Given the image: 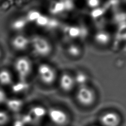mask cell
Wrapping results in <instances>:
<instances>
[{
	"mask_svg": "<svg viewBox=\"0 0 126 126\" xmlns=\"http://www.w3.org/2000/svg\"><path fill=\"white\" fill-rule=\"evenodd\" d=\"M99 121L102 126H120L121 117L116 112L107 111L100 116Z\"/></svg>",
	"mask_w": 126,
	"mask_h": 126,
	"instance_id": "ba28073f",
	"label": "cell"
},
{
	"mask_svg": "<svg viewBox=\"0 0 126 126\" xmlns=\"http://www.w3.org/2000/svg\"><path fill=\"white\" fill-rule=\"evenodd\" d=\"M57 83L60 89L65 93H70L77 87L74 76L67 72L58 76Z\"/></svg>",
	"mask_w": 126,
	"mask_h": 126,
	"instance_id": "8992f818",
	"label": "cell"
},
{
	"mask_svg": "<svg viewBox=\"0 0 126 126\" xmlns=\"http://www.w3.org/2000/svg\"><path fill=\"white\" fill-rule=\"evenodd\" d=\"M11 87L13 93L15 94H21L27 91L29 88V84L27 81L19 80L18 81L13 82Z\"/></svg>",
	"mask_w": 126,
	"mask_h": 126,
	"instance_id": "7c38bea8",
	"label": "cell"
},
{
	"mask_svg": "<svg viewBox=\"0 0 126 126\" xmlns=\"http://www.w3.org/2000/svg\"><path fill=\"white\" fill-rule=\"evenodd\" d=\"M14 68L18 80L27 81L33 70L32 62L29 57L21 56L15 60Z\"/></svg>",
	"mask_w": 126,
	"mask_h": 126,
	"instance_id": "277c9868",
	"label": "cell"
},
{
	"mask_svg": "<svg viewBox=\"0 0 126 126\" xmlns=\"http://www.w3.org/2000/svg\"><path fill=\"white\" fill-rule=\"evenodd\" d=\"M38 80L45 86L50 87L57 82L58 74L54 67L46 62L38 65L37 68Z\"/></svg>",
	"mask_w": 126,
	"mask_h": 126,
	"instance_id": "7a4b0ae2",
	"label": "cell"
},
{
	"mask_svg": "<svg viewBox=\"0 0 126 126\" xmlns=\"http://www.w3.org/2000/svg\"><path fill=\"white\" fill-rule=\"evenodd\" d=\"M0 1H1V0H0Z\"/></svg>",
	"mask_w": 126,
	"mask_h": 126,
	"instance_id": "d6986e66",
	"label": "cell"
},
{
	"mask_svg": "<svg viewBox=\"0 0 126 126\" xmlns=\"http://www.w3.org/2000/svg\"><path fill=\"white\" fill-rule=\"evenodd\" d=\"M86 1H87V0H86Z\"/></svg>",
	"mask_w": 126,
	"mask_h": 126,
	"instance_id": "ac0fdd59",
	"label": "cell"
},
{
	"mask_svg": "<svg viewBox=\"0 0 126 126\" xmlns=\"http://www.w3.org/2000/svg\"><path fill=\"white\" fill-rule=\"evenodd\" d=\"M30 47L35 55L41 58L49 57L53 51L52 43L48 38L40 35L30 38Z\"/></svg>",
	"mask_w": 126,
	"mask_h": 126,
	"instance_id": "6da1fadb",
	"label": "cell"
},
{
	"mask_svg": "<svg viewBox=\"0 0 126 126\" xmlns=\"http://www.w3.org/2000/svg\"><path fill=\"white\" fill-rule=\"evenodd\" d=\"M96 99L95 91L88 84L78 86L75 89V100L82 107L88 108L93 106Z\"/></svg>",
	"mask_w": 126,
	"mask_h": 126,
	"instance_id": "3957f363",
	"label": "cell"
},
{
	"mask_svg": "<svg viewBox=\"0 0 126 126\" xmlns=\"http://www.w3.org/2000/svg\"><path fill=\"white\" fill-rule=\"evenodd\" d=\"M13 77L11 72L6 68L0 69V85L11 86L13 84Z\"/></svg>",
	"mask_w": 126,
	"mask_h": 126,
	"instance_id": "8fae6325",
	"label": "cell"
},
{
	"mask_svg": "<svg viewBox=\"0 0 126 126\" xmlns=\"http://www.w3.org/2000/svg\"><path fill=\"white\" fill-rule=\"evenodd\" d=\"M8 97L4 90L0 87V105H4Z\"/></svg>",
	"mask_w": 126,
	"mask_h": 126,
	"instance_id": "2e32d148",
	"label": "cell"
},
{
	"mask_svg": "<svg viewBox=\"0 0 126 126\" xmlns=\"http://www.w3.org/2000/svg\"><path fill=\"white\" fill-rule=\"evenodd\" d=\"M29 23L25 16L16 17L10 23V28L16 33H22L27 27Z\"/></svg>",
	"mask_w": 126,
	"mask_h": 126,
	"instance_id": "30bf717a",
	"label": "cell"
},
{
	"mask_svg": "<svg viewBox=\"0 0 126 126\" xmlns=\"http://www.w3.org/2000/svg\"><path fill=\"white\" fill-rule=\"evenodd\" d=\"M1 57H2V51L1 50V49H0V59H1Z\"/></svg>",
	"mask_w": 126,
	"mask_h": 126,
	"instance_id": "e0dca14e",
	"label": "cell"
},
{
	"mask_svg": "<svg viewBox=\"0 0 126 126\" xmlns=\"http://www.w3.org/2000/svg\"><path fill=\"white\" fill-rule=\"evenodd\" d=\"M110 39V36L108 33H106L105 32H100L97 33L95 36V40L97 43L101 44H106L109 42Z\"/></svg>",
	"mask_w": 126,
	"mask_h": 126,
	"instance_id": "9a60e30c",
	"label": "cell"
},
{
	"mask_svg": "<svg viewBox=\"0 0 126 126\" xmlns=\"http://www.w3.org/2000/svg\"><path fill=\"white\" fill-rule=\"evenodd\" d=\"M48 116L50 122L56 126H65L68 123L69 117L64 109L59 107H51L47 110Z\"/></svg>",
	"mask_w": 126,
	"mask_h": 126,
	"instance_id": "5b68a950",
	"label": "cell"
},
{
	"mask_svg": "<svg viewBox=\"0 0 126 126\" xmlns=\"http://www.w3.org/2000/svg\"><path fill=\"white\" fill-rule=\"evenodd\" d=\"M12 122L11 113L7 110L0 109V126H8Z\"/></svg>",
	"mask_w": 126,
	"mask_h": 126,
	"instance_id": "5bb4252c",
	"label": "cell"
},
{
	"mask_svg": "<svg viewBox=\"0 0 126 126\" xmlns=\"http://www.w3.org/2000/svg\"><path fill=\"white\" fill-rule=\"evenodd\" d=\"M11 45L15 51L22 52L30 47V38L22 33H17L11 40Z\"/></svg>",
	"mask_w": 126,
	"mask_h": 126,
	"instance_id": "52a82bcc",
	"label": "cell"
},
{
	"mask_svg": "<svg viewBox=\"0 0 126 126\" xmlns=\"http://www.w3.org/2000/svg\"><path fill=\"white\" fill-rule=\"evenodd\" d=\"M66 52L68 55L72 57H79L81 55L82 49L80 46L76 44H70L66 47Z\"/></svg>",
	"mask_w": 126,
	"mask_h": 126,
	"instance_id": "4fadbf2b",
	"label": "cell"
},
{
	"mask_svg": "<svg viewBox=\"0 0 126 126\" xmlns=\"http://www.w3.org/2000/svg\"><path fill=\"white\" fill-rule=\"evenodd\" d=\"M4 105L7 111L10 113H18L24 108V102L23 100L19 98H8Z\"/></svg>",
	"mask_w": 126,
	"mask_h": 126,
	"instance_id": "9c48e42d",
	"label": "cell"
}]
</instances>
